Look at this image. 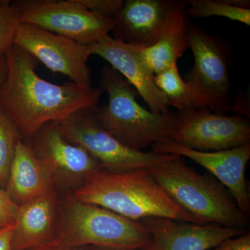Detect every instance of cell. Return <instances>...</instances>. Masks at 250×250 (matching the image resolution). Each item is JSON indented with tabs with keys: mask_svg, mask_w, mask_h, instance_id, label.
Returning a JSON list of instances; mask_svg holds the SVG:
<instances>
[{
	"mask_svg": "<svg viewBox=\"0 0 250 250\" xmlns=\"http://www.w3.org/2000/svg\"><path fill=\"white\" fill-rule=\"evenodd\" d=\"M7 75L0 86V107L30 140L46 124L61 123L76 112L98 106L103 90L69 82L59 85L36 73L38 62L14 45L5 53Z\"/></svg>",
	"mask_w": 250,
	"mask_h": 250,
	"instance_id": "1",
	"label": "cell"
},
{
	"mask_svg": "<svg viewBox=\"0 0 250 250\" xmlns=\"http://www.w3.org/2000/svg\"><path fill=\"white\" fill-rule=\"evenodd\" d=\"M70 193L80 201L103 207L136 221L163 217L205 225L172 200L147 168L123 172L99 169Z\"/></svg>",
	"mask_w": 250,
	"mask_h": 250,
	"instance_id": "2",
	"label": "cell"
},
{
	"mask_svg": "<svg viewBox=\"0 0 250 250\" xmlns=\"http://www.w3.org/2000/svg\"><path fill=\"white\" fill-rule=\"evenodd\" d=\"M100 87L108 95L107 104L97 107L95 117L108 134L135 150L172 141L182 124L180 112L154 113L143 107L139 93L110 65L102 69Z\"/></svg>",
	"mask_w": 250,
	"mask_h": 250,
	"instance_id": "3",
	"label": "cell"
},
{
	"mask_svg": "<svg viewBox=\"0 0 250 250\" xmlns=\"http://www.w3.org/2000/svg\"><path fill=\"white\" fill-rule=\"evenodd\" d=\"M150 239V233L142 222L80 201L67 192L59 201L53 236L41 247L90 246L104 250H140Z\"/></svg>",
	"mask_w": 250,
	"mask_h": 250,
	"instance_id": "4",
	"label": "cell"
},
{
	"mask_svg": "<svg viewBox=\"0 0 250 250\" xmlns=\"http://www.w3.org/2000/svg\"><path fill=\"white\" fill-rule=\"evenodd\" d=\"M148 170L172 200L205 225L245 229L249 225L248 217L228 188L213 176L188 167L181 156L175 155Z\"/></svg>",
	"mask_w": 250,
	"mask_h": 250,
	"instance_id": "5",
	"label": "cell"
},
{
	"mask_svg": "<svg viewBox=\"0 0 250 250\" xmlns=\"http://www.w3.org/2000/svg\"><path fill=\"white\" fill-rule=\"evenodd\" d=\"M95 107L85 108L57 123L67 141L84 148L104 170L123 172L153 167L176 154L135 150L115 139L100 126Z\"/></svg>",
	"mask_w": 250,
	"mask_h": 250,
	"instance_id": "6",
	"label": "cell"
},
{
	"mask_svg": "<svg viewBox=\"0 0 250 250\" xmlns=\"http://www.w3.org/2000/svg\"><path fill=\"white\" fill-rule=\"evenodd\" d=\"M189 48L194 56V65L185 81L196 98L198 109L231 111L230 78L226 49L220 41L195 24L188 22Z\"/></svg>",
	"mask_w": 250,
	"mask_h": 250,
	"instance_id": "7",
	"label": "cell"
},
{
	"mask_svg": "<svg viewBox=\"0 0 250 250\" xmlns=\"http://www.w3.org/2000/svg\"><path fill=\"white\" fill-rule=\"evenodd\" d=\"M13 4L20 23H27L90 45L108 36L113 20L100 17L79 0H19Z\"/></svg>",
	"mask_w": 250,
	"mask_h": 250,
	"instance_id": "8",
	"label": "cell"
},
{
	"mask_svg": "<svg viewBox=\"0 0 250 250\" xmlns=\"http://www.w3.org/2000/svg\"><path fill=\"white\" fill-rule=\"evenodd\" d=\"M187 1L126 0L113 18L114 39L146 47L187 29Z\"/></svg>",
	"mask_w": 250,
	"mask_h": 250,
	"instance_id": "9",
	"label": "cell"
},
{
	"mask_svg": "<svg viewBox=\"0 0 250 250\" xmlns=\"http://www.w3.org/2000/svg\"><path fill=\"white\" fill-rule=\"evenodd\" d=\"M14 44L54 73L69 77L76 84L91 85L89 46L27 23H20Z\"/></svg>",
	"mask_w": 250,
	"mask_h": 250,
	"instance_id": "10",
	"label": "cell"
},
{
	"mask_svg": "<svg viewBox=\"0 0 250 250\" xmlns=\"http://www.w3.org/2000/svg\"><path fill=\"white\" fill-rule=\"evenodd\" d=\"M52 174L56 189L72 192L94 171L103 168L88 151L65 139L57 123H49L26 141Z\"/></svg>",
	"mask_w": 250,
	"mask_h": 250,
	"instance_id": "11",
	"label": "cell"
},
{
	"mask_svg": "<svg viewBox=\"0 0 250 250\" xmlns=\"http://www.w3.org/2000/svg\"><path fill=\"white\" fill-rule=\"evenodd\" d=\"M181 113L183 121L172 140L181 146L216 152L250 143V125L246 116H225L207 108Z\"/></svg>",
	"mask_w": 250,
	"mask_h": 250,
	"instance_id": "12",
	"label": "cell"
},
{
	"mask_svg": "<svg viewBox=\"0 0 250 250\" xmlns=\"http://www.w3.org/2000/svg\"><path fill=\"white\" fill-rule=\"evenodd\" d=\"M152 152L176 154L188 158L213 174L228 188L238 208L248 217L250 197L246 179L247 166L250 159V143L228 150L201 152L174 142L165 141L152 146Z\"/></svg>",
	"mask_w": 250,
	"mask_h": 250,
	"instance_id": "13",
	"label": "cell"
},
{
	"mask_svg": "<svg viewBox=\"0 0 250 250\" xmlns=\"http://www.w3.org/2000/svg\"><path fill=\"white\" fill-rule=\"evenodd\" d=\"M151 234L149 243L140 250H208L221 242L244 234L245 229L215 224L197 225L163 217L140 220Z\"/></svg>",
	"mask_w": 250,
	"mask_h": 250,
	"instance_id": "14",
	"label": "cell"
},
{
	"mask_svg": "<svg viewBox=\"0 0 250 250\" xmlns=\"http://www.w3.org/2000/svg\"><path fill=\"white\" fill-rule=\"evenodd\" d=\"M141 47L109 35L89 45L92 55L102 57L119 72L147 104L151 111L168 113L167 99L154 83V74L143 62Z\"/></svg>",
	"mask_w": 250,
	"mask_h": 250,
	"instance_id": "15",
	"label": "cell"
},
{
	"mask_svg": "<svg viewBox=\"0 0 250 250\" xmlns=\"http://www.w3.org/2000/svg\"><path fill=\"white\" fill-rule=\"evenodd\" d=\"M4 190L18 207L57 190L49 169L23 140L16 146Z\"/></svg>",
	"mask_w": 250,
	"mask_h": 250,
	"instance_id": "16",
	"label": "cell"
},
{
	"mask_svg": "<svg viewBox=\"0 0 250 250\" xmlns=\"http://www.w3.org/2000/svg\"><path fill=\"white\" fill-rule=\"evenodd\" d=\"M60 198L54 190L19 206L12 235L14 250H29L47 244L53 236Z\"/></svg>",
	"mask_w": 250,
	"mask_h": 250,
	"instance_id": "17",
	"label": "cell"
},
{
	"mask_svg": "<svg viewBox=\"0 0 250 250\" xmlns=\"http://www.w3.org/2000/svg\"><path fill=\"white\" fill-rule=\"evenodd\" d=\"M188 48L187 29H181L167 34L149 47L141 46L140 55L155 75L177 65L178 59Z\"/></svg>",
	"mask_w": 250,
	"mask_h": 250,
	"instance_id": "18",
	"label": "cell"
},
{
	"mask_svg": "<svg viewBox=\"0 0 250 250\" xmlns=\"http://www.w3.org/2000/svg\"><path fill=\"white\" fill-rule=\"evenodd\" d=\"M154 83L167 99L169 106L181 113L198 109L196 98L179 74L177 65L154 75Z\"/></svg>",
	"mask_w": 250,
	"mask_h": 250,
	"instance_id": "19",
	"label": "cell"
},
{
	"mask_svg": "<svg viewBox=\"0 0 250 250\" xmlns=\"http://www.w3.org/2000/svg\"><path fill=\"white\" fill-rule=\"evenodd\" d=\"M187 14L194 18L218 16L250 24V9L234 6L228 0H188Z\"/></svg>",
	"mask_w": 250,
	"mask_h": 250,
	"instance_id": "20",
	"label": "cell"
},
{
	"mask_svg": "<svg viewBox=\"0 0 250 250\" xmlns=\"http://www.w3.org/2000/svg\"><path fill=\"white\" fill-rule=\"evenodd\" d=\"M22 140L12 120L0 107V188L7 182L10 167L14 159L16 146Z\"/></svg>",
	"mask_w": 250,
	"mask_h": 250,
	"instance_id": "21",
	"label": "cell"
},
{
	"mask_svg": "<svg viewBox=\"0 0 250 250\" xmlns=\"http://www.w3.org/2000/svg\"><path fill=\"white\" fill-rule=\"evenodd\" d=\"M20 22L17 11L10 1H0V54L14 45Z\"/></svg>",
	"mask_w": 250,
	"mask_h": 250,
	"instance_id": "22",
	"label": "cell"
},
{
	"mask_svg": "<svg viewBox=\"0 0 250 250\" xmlns=\"http://www.w3.org/2000/svg\"><path fill=\"white\" fill-rule=\"evenodd\" d=\"M81 4L100 17L113 19L124 4L123 0H79Z\"/></svg>",
	"mask_w": 250,
	"mask_h": 250,
	"instance_id": "23",
	"label": "cell"
},
{
	"mask_svg": "<svg viewBox=\"0 0 250 250\" xmlns=\"http://www.w3.org/2000/svg\"><path fill=\"white\" fill-rule=\"evenodd\" d=\"M18 209V206L0 188V229L15 223Z\"/></svg>",
	"mask_w": 250,
	"mask_h": 250,
	"instance_id": "24",
	"label": "cell"
},
{
	"mask_svg": "<svg viewBox=\"0 0 250 250\" xmlns=\"http://www.w3.org/2000/svg\"><path fill=\"white\" fill-rule=\"evenodd\" d=\"M213 250H250V233L228 238L213 248Z\"/></svg>",
	"mask_w": 250,
	"mask_h": 250,
	"instance_id": "25",
	"label": "cell"
},
{
	"mask_svg": "<svg viewBox=\"0 0 250 250\" xmlns=\"http://www.w3.org/2000/svg\"><path fill=\"white\" fill-rule=\"evenodd\" d=\"M14 224L0 229V250H14L12 246V235Z\"/></svg>",
	"mask_w": 250,
	"mask_h": 250,
	"instance_id": "26",
	"label": "cell"
},
{
	"mask_svg": "<svg viewBox=\"0 0 250 250\" xmlns=\"http://www.w3.org/2000/svg\"><path fill=\"white\" fill-rule=\"evenodd\" d=\"M29 250H97L93 247H63V248H49V247H39Z\"/></svg>",
	"mask_w": 250,
	"mask_h": 250,
	"instance_id": "27",
	"label": "cell"
},
{
	"mask_svg": "<svg viewBox=\"0 0 250 250\" xmlns=\"http://www.w3.org/2000/svg\"><path fill=\"white\" fill-rule=\"evenodd\" d=\"M8 67L5 54H0V86L4 83L7 75Z\"/></svg>",
	"mask_w": 250,
	"mask_h": 250,
	"instance_id": "28",
	"label": "cell"
},
{
	"mask_svg": "<svg viewBox=\"0 0 250 250\" xmlns=\"http://www.w3.org/2000/svg\"><path fill=\"white\" fill-rule=\"evenodd\" d=\"M95 249H96L97 250H101V249H98V248H95Z\"/></svg>",
	"mask_w": 250,
	"mask_h": 250,
	"instance_id": "29",
	"label": "cell"
}]
</instances>
